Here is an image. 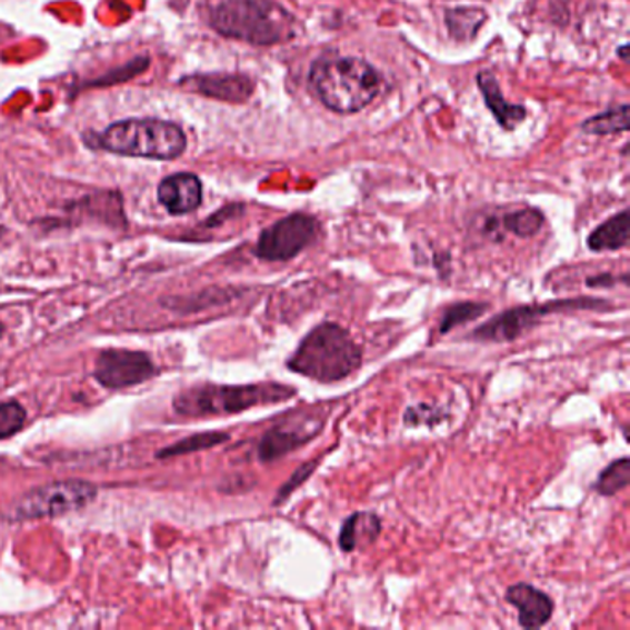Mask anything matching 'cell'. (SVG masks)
Masks as SVG:
<instances>
[{
  "label": "cell",
  "mask_w": 630,
  "mask_h": 630,
  "mask_svg": "<svg viewBox=\"0 0 630 630\" xmlns=\"http://www.w3.org/2000/svg\"><path fill=\"white\" fill-rule=\"evenodd\" d=\"M618 56H620L621 60L629 61V44H621Z\"/></svg>",
  "instance_id": "26"
},
{
  "label": "cell",
  "mask_w": 630,
  "mask_h": 630,
  "mask_svg": "<svg viewBox=\"0 0 630 630\" xmlns=\"http://www.w3.org/2000/svg\"><path fill=\"white\" fill-rule=\"evenodd\" d=\"M477 86H479L488 111L492 113L493 119L503 130L512 132L520 127L521 122L526 121V108L520 104H510L504 100L501 86H499L498 78L492 71L477 72Z\"/></svg>",
  "instance_id": "14"
},
{
  "label": "cell",
  "mask_w": 630,
  "mask_h": 630,
  "mask_svg": "<svg viewBox=\"0 0 630 630\" xmlns=\"http://www.w3.org/2000/svg\"><path fill=\"white\" fill-rule=\"evenodd\" d=\"M610 302L601 298L579 297L553 300V302L521 306L493 317L487 323L473 329L472 339L479 342H510L531 331L548 314L571 313V311H601Z\"/></svg>",
  "instance_id": "6"
},
{
  "label": "cell",
  "mask_w": 630,
  "mask_h": 630,
  "mask_svg": "<svg viewBox=\"0 0 630 630\" xmlns=\"http://www.w3.org/2000/svg\"><path fill=\"white\" fill-rule=\"evenodd\" d=\"M154 362L141 351H102L94 368V378L108 389H127L132 384L144 383L154 376Z\"/></svg>",
  "instance_id": "10"
},
{
  "label": "cell",
  "mask_w": 630,
  "mask_h": 630,
  "mask_svg": "<svg viewBox=\"0 0 630 630\" xmlns=\"http://www.w3.org/2000/svg\"><path fill=\"white\" fill-rule=\"evenodd\" d=\"M362 351L342 326L323 322L300 342L287 368L318 383L342 381L361 368Z\"/></svg>",
  "instance_id": "3"
},
{
  "label": "cell",
  "mask_w": 630,
  "mask_h": 630,
  "mask_svg": "<svg viewBox=\"0 0 630 630\" xmlns=\"http://www.w3.org/2000/svg\"><path fill=\"white\" fill-rule=\"evenodd\" d=\"M314 467H317V461L308 462V464H302V467L298 468L294 476L289 479V481L281 487L280 493H278V498H276L274 503H283L289 496H291L297 488L302 487L303 482L308 481L309 477L313 476Z\"/></svg>",
  "instance_id": "24"
},
{
  "label": "cell",
  "mask_w": 630,
  "mask_h": 630,
  "mask_svg": "<svg viewBox=\"0 0 630 630\" xmlns=\"http://www.w3.org/2000/svg\"><path fill=\"white\" fill-rule=\"evenodd\" d=\"M629 244V211L623 209L620 213L604 220L588 237V248L592 252H616Z\"/></svg>",
  "instance_id": "16"
},
{
  "label": "cell",
  "mask_w": 630,
  "mask_h": 630,
  "mask_svg": "<svg viewBox=\"0 0 630 630\" xmlns=\"http://www.w3.org/2000/svg\"><path fill=\"white\" fill-rule=\"evenodd\" d=\"M484 21H487V11L481 8L464 6V8L446 10V24H448L450 36L462 43L476 38Z\"/></svg>",
  "instance_id": "17"
},
{
  "label": "cell",
  "mask_w": 630,
  "mask_h": 630,
  "mask_svg": "<svg viewBox=\"0 0 630 630\" xmlns=\"http://www.w3.org/2000/svg\"><path fill=\"white\" fill-rule=\"evenodd\" d=\"M629 104H621L582 122L581 130L588 136H614L629 132Z\"/></svg>",
  "instance_id": "18"
},
{
  "label": "cell",
  "mask_w": 630,
  "mask_h": 630,
  "mask_svg": "<svg viewBox=\"0 0 630 630\" xmlns=\"http://www.w3.org/2000/svg\"><path fill=\"white\" fill-rule=\"evenodd\" d=\"M97 496V487L86 481H63L44 484L28 492L19 501L16 518L33 520L44 516H60L82 509Z\"/></svg>",
  "instance_id": "8"
},
{
  "label": "cell",
  "mask_w": 630,
  "mask_h": 630,
  "mask_svg": "<svg viewBox=\"0 0 630 630\" xmlns=\"http://www.w3.org/2000/svg\"><path fill=\"white\" fill-rule=\"evenodd\" d=\"M158 198L169 213H191L202 203V181L189 172L169 176L159 183Z\"/></svg>",
  "instance_id": "13"
},
{
  "label": "cell",
  "mask_w": 630,
  "mask_h": 630,
  "mask_svg": "<svg viewBox=\"0 0 630 630\" xmlns=\"http://www.w3.org/2000/svg\"><path fill=\"white\" fill-rule=\"evenodd\" d=\"M0 337H2V326H0Z\"/></svg>",
  "instance_id": "27"
},
{
  "label": "cell",
  "mask_w": 630,
  "mask_h": 630,
  "mask_svg": "<svg viewBox=\"0 0 630 630\" xmlns=\"http://www.w3.org/2000/svg\"><path fill=\"white\" fill-rule=\"evenodd\" d=\"M294 387L280 383L200 384L176 396L174 411L181 417H220L291 400Z\"/></svg>",
  "instance_id": "4"
},
{
  "label": "cell",
  "mask_w": 630,
  "mask_h": 630,
  "mask_svg": "<svg viewBox=\"0 0 630 630\" xmlns=\"http://www.w3.org/2000/svg\"><path fill=\"white\" fill-rule=\"evenodd\" d=\"M543 213L534 208L520 209V211H512L507 213L501 220L504 231H509L512 236L527 237L537 236L538 231L542 230Z\"/></svg>",
  "instance_id": "19"
},
{
  "label": "cell",
  "mask_w": 630,
  "mask_h": 630,
  "mask_svg": "<svg viewBox=\"0 0 630 630\" xmlns=\"http://www.w3.org/2000/svg\"><path fill=\"white\" fill-rule=\"evenodd\" d=\"M181 88L191 89L209 99L224 100L230 104H244L253 94L256 83L247 74H230V72H209L183 78Z\"/></svg>",
  "instance_id": "11"
},
{
  "label": "cell",
  "mask_w": 630,
  "mask_h": 630,
  "mask_svg": "<svg viewBox=\"0 0 630 630\" xmlns=\"http://www.w3.org/2000/svg\"><path fill=\"white\" fill-rule=\"evenodd\" d=\"M309 83L329 111L353 116L378 99L383 78L376 67L356 56H334L314 61Z\"/></svg>",
  "instance_id": "2"
},
{
  "label": "cell",
  "mask_w": 630,
  "mask_h": 630,
  "mask_svg": "<svg viewBox=\"0 0 630 630\" xmlns=\"http://www.w3.org/2000/svg\"><path fill=\"white\" fill-rule=\"evenodd\" d=\"M630 482V461L627 457L620 461L612 462L604 472L599 473L596 481V490L604 498L616 496V493L626 490Z\"/></svg>",
  "instance_id": "20"
},
{
  "label": "cell",
  "mask_w": 630,
  "mask_h": 630,
  "mask_svg": "<svg viewBox=\"0 0 630 630\" xmlns=\"http://www.w3.org/2000/svg\"><path fill=\"white\" fill-rule=\"evenodd\" d=\"M230 439L226 433H203L194 434L183 442L170 446L167 450L161 451L159 457L183 456V453H191V451L209 450L213 446L222 444L226 440Z\"/></svg>",
  "instance_id": "22"
},
{
  "label": "cell",
  "mask_w": 630,
  "mask_h": 630,
  "mask_svg": "<svg viewBox=\"0 0 630 630\" xmlns=\"http://www.w3.org/2000/svg\"><path fill=\"white\" fill-rule=\"evenodd\" d=\"M488 303L479 302H459L453 303L450 308L446 309L444 314L440 318V334L450 333L451 329L464 326V323L472 322L477 318L487 313Z\"/></svg>",
  "instance_id": "21"
},
{
  "label": "cell",
  "mask_w": 630,
  "mask_h": 630,
  "mask_svg": "<svg viewBox=\"0 0 630 630\" xmlns=\"http://www.w3.org/2000/svg\"><path fill=\"white\" fill-rule=\"evenodd\" d=\"M206 16L214 32L256 47L297 38L294 16L274 0H206Z\"/></svg>",
  "instance_id": "1"
},
{
  "label": "cell",
  "mask_w": 630,
  "mask_h": 630,
  "mask_svg": "<svg viewBox=\"0 0 630 630\" xmlns=\"http://www.w3.org/2000/svg\"><path fill=\"white\" fill-rule=\"evenodd\" d=\"M381 534V520L373 512H356L342 523L339 546L344 553H353L359 548H367Z\"/></svg>",
  "instance_id": "15"
},
{
  "label": "cell",
  "mask_w": 630,
  "mask_h": 630,
  "mask_svg": "<svg viewBox=\"0 0 630 630\" xmlns=\"http://www.w3.org/2000/svg\"><path fill=\"white\" fill-rule=\"evenodd\" d=\"M320 224L308 213H292L261 231L256 256L263 261L283 263L297 258L317 241Z\"/></svg>",
  "instance_id": "7"
},
{
  "label": "cell",
  "mask_w": 630,
  "mask_h": 630,
  "mask_svg": "<svg viewBox=\"0 0 630 630\" xmlns=\"http://www.w3.org/2000/svg\"><path fill=\"white\" fill-rule=\"evenodd\" d=\"M614 283H618V278L614 274H599L587 281L588 287H610Z\"/></svg>",
  "instance_id": "25"
},
{
  "label": "cell",
  "mask_w": 630,
  "mask_h": 630,
  "mask_svg": "<svg viewBox=\"0 0 630 630\" xmlns=\"http://www.w3.org/2000/svg\"><path fill=\"white\" fill-rule=\"evenodd\" d=\"M322 428L323 414H320V409L289 412L281 422L274 423L259 442V461L272 462L281 459L311 442Z\"/></svg>",
  "instance_id": "9"
},
{
  "label": "cell",
  "mask_w": 630,
  "mask_h": 630,
  "mask_svg": "<svg viewBox=\"0 0 630 630\" xmlns=\"http://www.w3.org/2000/svg\"><path fill=\"white\" fill-rule=\"evenodd\" d=\"M504 599L518 609V614H520L518 620L523 629H540L553 616L554 604L548 593L526 582H518L514 587H509Z\"/></svg>",
  "instance_id": "12"
},
{
  "label": "cell",
  "mask_w": 630,
  "mask_h": 630,
  "mask_svg": "<svg viewBox=\"0 0 630 630\" xmlns=\"http://www.w3.org/2000/svg\"><path fill=\"white\" fill-rule=\"evenodd\" d=\"M27 420V411L16 401L0 403V439H8L17 431H21L22 423Z\"/></svg>",
  "instance_id": "23"
},
{
  "label": "cell",
  "mask_w": 630,
  "mask_h": 630,
  "mask_svg": "<svg viewBox=\"0 0 630 630\" xmlns=\"http://www.w3.org/2000/svg\"><path fill=\"white\" fill-rule=\"evenodd\" d=\"M99 147L132 158L176 159L183 154L187 138L174 122L128 119L111 124L99 138Z\"/></svg>",
  "instance_id": "5"
}]
</instances>
